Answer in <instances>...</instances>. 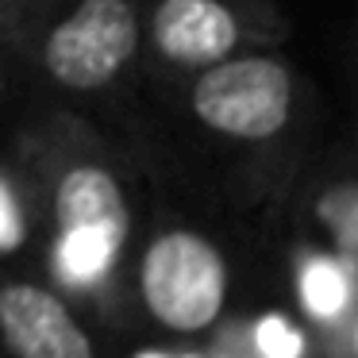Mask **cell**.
<instances>
[{"label":"cell","mask_w":358,"mask_h":358,"mask_svg":"<svg viewBox=\"0 0 358 358\" xmlns=\"http://www.w3.org/2000/svg\"><path fill=\"white\" fill-rule=\"evenodd\" d=\"M12 158L39 220V273L85 312L120 324L127 258L143 227L135 166L96 124L66 108L27 124Z\"/></svg>","instance_id":"6da1fadb"},{"label":"cell","mask_w":358,"mask_h":358,"mask_svg":"<svg viewBox=\"0 0 358 358\" xmlns=\"http://www.w3.org/2000/svg\"><path fill=\"white\" fill-rule=\"evenodd\" d=\"M155 93L178 131L250 193H273L304 170L327 108L316 78L285 47L239 55Z\"/></svg>","instance_id":"7a4b0ae2"},{"label":"cell","mask_w":358,"mask_h":358,"mask_svg":"<svg viewBox=\"0 0 358 358\" xmlns=\"http://www.w3.org/2000/svg\"><path fill=\"white\" fill-rule=\"evenodd\" d=\"M147 0H24L12 62L66 101H112L143 70Z\"/></svg>","instance_id":"3957f363"},{"label":"cell","mask_w":358,"mask_h":358,"mask_svg":"<svg viewBox=\"0 0 358 358\" xmlns=\"http://www.w3.org/2000/svg\"><path fill=\"white\" fill-rule=\"evenodd\" d=\"M231 293L227 255L208 231L173 216L147 220L127 258L124 301L150 327L178 339L220 324Z\"/></svg>","instance_id":"277c9868"},{"label":"cell","mask_w":358,"mask_h":358,"mask_svg":"<svg viewBox=\"0 0 358 358\" xmlns=\"http://www.w3.org/2000/svg\"><path fill=\"white\" fill-rule=\"evenodd\" d=\"M289 35L281 0H147L139 78L162 89L239 55L285 47Z\"/></svg>","instance_id":"5b68a950"},{"label":"cell","mask_w":358,"mask_h":358,"mask_svg":"<svg viewBox=\"0 0 358 358\" xmlns=\"http://www.w3.org/2000/svg\"><path fill=\"white\" fill-rule=\"evenodd\" d=\"M0 350L4 358H108L85 308L20 266H0Z\"/></svg>","instance_id":"8992f818"},{"label":"cell","mask_w":358,"mask_h":358,"mask_svg":"<svg viewBox=\"0 0 358 358\" xmlns=\"http://www.w3.org/2000/svg\"><path fill=\"white\" fill-rule=\"evenodd\" d=\"M308 212L316 227L327 235L339 266L358 278V155H347V162L320 166V178L308 196Z\"/></svg>","instance_id":"52a82bcc"},{"label":"cell","mask_w":358,"mask_h":358,"mask_svg":"<svg viewBox=\"0 0 358 358\" xmlns=\"http://www.w3.org/2000/svg\"><path fill=\"white\" fill-rule=\"evenodd\" d=\"M31 250L39 255V220H35L31 189L16 158L0 155V266L31 270L27 266Z\"/></svg>","instance_id":"ba28073f"},{"label":"cell","mask_w":358,"mask_h":358,"mask_svg":"<svg viewBox=\"0 0 358 358\" xmlns=\"http://www.w3.org/2000/svg\"><path fill=\"white\" fill-rule=\"evenodd\" d=\"M343 266L339 258H312L308 266H304L301 273V289H304V301H308L312 312H339L343 308V296H347V289H343Z\"/></svg>","instance_id":"9c48e42d"},{"label":"cell","mask_w":358,"mask_h":358,"mask_svg":"<svg viewBox=\"0 0 358 358\" xmlns=\"http://www.w3.org/2000/svg\"><path fill=\"white\" fill-rule=\"evenodd\" d=\"M339 66H343V85H347V104H350V135L358 143V4L347 20V31L339 43Z\"/></svg>","instance_id":"30bf717a"},{"label":"cell","mask_w":358,"mask_h":358,"mask_svg":"<svg viewBox=\"0 0 358 358\" xmlns=\"http://www.w3.org/2000/svg\"><path fill=\"white\" fill-rule=\"evenodd\" d=\"M262 343H266V355H273V358H289L296 350V335L285 331V324H266Z\"/></svg>","instance_id":"8fae6325"},{"label":"cell","mask_w":358,"mask_h":358,"mask_svg":"<svg viewBox=\"0 0 358 358\" xmlns=\"http://www.w3.org/2000/svg\"><path fill=\"white\" fill-rule=\"evenodd\" d=\"M20 4H24V0H0V39H4V43L12 39V27H16ZM8 50H12V47H8Z\"/></svg>","instance_id":"7c38bea8"},{"label":"cell","mask_w":358,"mask_h":358,"mask_svg":"<svg viewBox=\"0 0 358 358\" xmlns=\"http://www.w3.org/2000/svg\"><path fill=\"white\" fill-rule=\"evenodd\" d=\"M8 78H12V50H8V43L0 39V96L8 89Z\"/></svg>","instance_id":"4fadbf2b"},{"label":"cell","mask_w":358,"mask_h":358,"mask_svg":"<svg viewBox=\"0 0 358 358\" xmlns=\"http://www.w3.org/2000/svg\"><path fill=\"white\" fill-rule=\"evenodd\" d=\"M0 358H4V350H0Z\"/></svg>","instance_id":"5bb4252c"}]
</instances>
